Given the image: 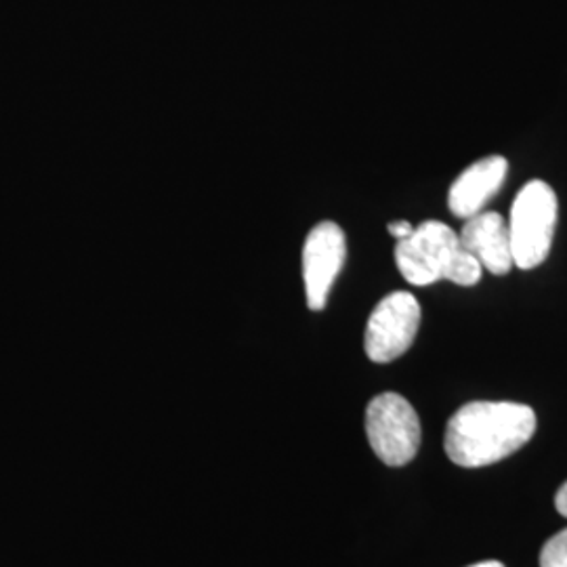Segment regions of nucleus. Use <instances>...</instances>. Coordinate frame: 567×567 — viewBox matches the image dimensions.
Listing matches in <instances>:
<instances>
[{"mask_svg":"<svg viewBox=\"0 0 567 567\" xmlns=\"http://www.w3.org/2000/svg\"><path fill=\"white\" fill-rule=\"evenodd\" d=\"M536 433V412L515 402H471L446 426L447 458L454 465L477 468L515 454Z\"/></svg>","mask_w":567,"mask_h":567,"instance_id":"f257e3e1","label":"nucleus"},{"mask_svg":"<svg viewBox=\"0 0 567 567\" xmlns=\"http://www.w3.org/2000/svg\"><path fill=\"white\" fill-rule=\"evenodd\" d=\"M395 265L412 286L447 280L458 286H475L482 280V264L463 248L458 234L442 221H425L398 240Z\"/></svg>","mask_w":567,"mask_h":567,"instance_id":"f03ea898","label":"nucleus"},{"mask_svg":"<svg viewBox=\"0 0 567 567\" xmlns=\"http://www.w3.org/2000/svg\"><path fill=\"white\" fill-rule=\"evenodd\" d=\"M557 196L548 183L534 179L522 187L511 208L513 265L534 269L545 264L557 225Z\"/></svg>","mask_w":567,"mask_h":567,"instance_id":"7ed1b4c3","label":"nucleus"},{"mask_svg":"<svg viewBox=\"0 0 567 567\" xmlns=\"http://www.w3.org/2000/svg\"><path fill=\"white\" fill-rule=\"evenodd\" d=\"M365 433L374 454L389 466L408 465L421 447L419 414L398 393H381L368 404Z\"/></svg>","mask_w":567,"mask_h":567,"instance_id":"20e7f679","label":"nucleus"},{"mask_svg":"<svg viewBox=\"0 0 567 567\" xmlns=\"http://www.w3.org/2000/svg\"><path fill=\"white\" fill-rule=\"evenodd\" d=\"M421 326V303L414 295L398 290L386 295L365 324V355L377 364H389L404 355Z\"/></svg>","mask_w":567,"mask_h":567,"instance_id":"39448f33","label":"nucleus"},{"mask_svg":"<svg viewBox=\"0 0 567 567\" xmlns=\"http://www.w3.org/2000/svg\"><path fill=\"white\" fill-rule=\"evenodd\" d=\"M347 259V238L334 221H322L311 227L303 246V282L307 307L322 311L334 280L339 278Z\"/></svg>","mask_w":567,"mask_h":567,"instance_id":"423d86ee","label":"nucleus"},{"mask_svg":"<svg viewBox=\"0 0 567 567\" xmlns=\"http://www.w3.org/2000/svg\"><path fill=\"white\" fill-rule=\"evenodd\" d=\"M508 163L503 156H486L458 175L447 192V206L454 217L471 219L484 210L507 179Z\"/></svg>","mask_w":567,"mask_h":567,"instance_id":"0eeeda50","label":"nucleus"},{"mask_svg":"<svg viewBox=\"0 0 567 567\" xmlns=\"http://www.w3.org/2000/svg\"><path fill=\"white\" fill-rule=\"evenodd\" d=\"M458 240L466 252H471L482 267L494 276H507L513 267L511 231L501 213L487 210L466 219Z\"/></svg>","mask_w":567,"mask_h":567,"instance_id":"6e6552de","label":"nucleus"},{"mask_svg":"<svg viewBox=\"0 0 567 567\" xmlns=\"http://www.w3.org/2000/svg\"><path fill=\"white\" fill-rule=\"evenodd\" d=\"M540 567H567V529L555 534L543 547Z\"/></svg>","mask_w":567,"mask_h":567,"instance_id":"1a4fd4ad","label":"nucleus"},{"mask_svg":"<svg viewBox=\"0 0 567 567\" xmlns=\"http://www.w3.org/2000/svg\"><path fill=\"white\" fill-rule=\"evenodd\" d=\"M412 231H414V227L408 224V221H393V224H389V234L393 238H398V240H404Z\"/></svg>","mask_w":567,"mask_h":567,"instance_id":"9d476101","label":"nucleus"},{"mask_svg":"<svg viewBox=\"0 0 567 567\" xmlns=\"http://www.w3.org/2000/svg\"><path fill=\"white\" fill-rule=\"evenodd\" d=\"M555 508L559 511V515L567 517V482L564 486L559 487V492L555 496Z\"/></svg>","mask_w":567,"mask_h":567,"instance_id":"9b49d317","label":"nucleus"},{"mask_svg":"<svg viewBox=\"0 0 567 567\" xmlns=\"http://www.w3.org/2000/svg\"><path fill=\"white\" fill-rule=\"evenodd\" d=\"M471 567H505L501 561H484V564H477V566Z\"/></svg>","mask_w":567,"mask_h":567,"instance_id":"f8f14e48","label":"nucleus"}]
</instances>
